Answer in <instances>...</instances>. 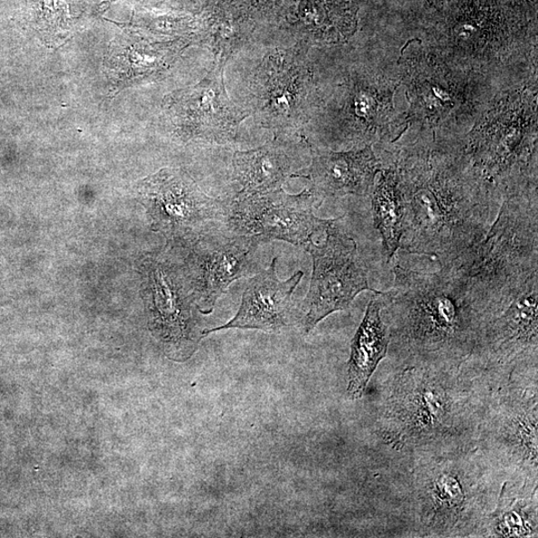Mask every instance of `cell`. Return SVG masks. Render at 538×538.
Listing matches in <instances>:
<instances>
[{
	"label": "cell",
	"instance_id": "obj_1",
	"mask_svg": "<svg viewBox=\"0 0 538 538\" xmlns=\"http://www.w3.org/2000/svg\"><path fill=\"white\" fill-rule=\"evenodd\" d=\"M393 165L403 201V251L445 267L486 237L502 197L474 166L465 144L421 140L402 149Z\"/></svg>",
	"mask_w": 538,
	"mask_h": 538
},
{
	"label": "cell",
	"instance_id": "obj_2",
	"mask_svg": "<svg viewBox=\"0 0 538 538\" xmlns=\"http://www.w3.org/2000/svg\"><path fill=\"white\" fill-rule=\"evenodd\" d=\"M440 271L480 325L501 314L538 276L537 185L505 194L486 237Z\"/></svg>",
	"mask_w": 538,
	"mask_h": 538
},
{
	"label": "cell",
	"instance_id": "obj_3",
	"mask_svg": "<svg viewBox=\"0 0 538 538\" xmlns=\"http://www.w3.org/2000/svg\"><path fill=\"white\" fill-rule=\"evenodd\" d=\"M393 274V287L382 293L391 339L425 362H457L474 350L482 325L443 273L396 265Z\"/></svg>",
	"mask_w": 538,
	"mask_h": 538
},
{
	"label": "cell",
	"instance_id": "obj_4",
	"mask_svg": "<svg viewBox=\"0 0 538 538\" xmlns=\"http://www.w3.org/2000/svg\"><path fill=\"white\" fill-rule=\"evenodd\" d=\"M429 50L459 70L536 57V30L516 0H457L431 30Z\"/></svg>",
	"mask_w": 538,
	"mask_h": 538
},
{
	"label": "cell",
	"instance_id": "obj_5",
	"mask_svg": "<svg viewBox=\"0 0 538 538\" xmlns=\"http://www.w3.org/2000/svg\"><path fill=\"white\" fill-rule=\"evenodd\" d=\"M464 144L474 166L501 197L537 182L536 88L499 96Z\"/></svg>",
	"mask_w": 538,
	"mask_h": 538
},
{
	"label": "cell",
	"instance_id": "obj_6",
	"mask_svg": "<svg viewBox=\"0 0 538 538\" xmlns=\"http://www.w3.org/2000/svg\"><path fill=\"white\" fill-rule=\"evenodd\" d=\"M399 66L410 105L408 124H419L431 138H443L444 131L478 112V74L455 69L418 41L404 48Z\"/></svg>",
	"mask_w": 538,
	"mask_h": 538
},
{
	"label": "cell",
	"instance_id": "obj_7",
	"mask_svg": "<svg viewBox=\"0 0 538 538\" xmlns=\"http://www.w3.org/2000/svg\"><path fill=\"white\" fill-rule=\"evenodd\" d=\"M343 217L330 220L320 244L311 242L304 249L312 257V275L303 301L302 328L311 333L317 325L335 312L344 311L363 292L381 293L368 282L357 242L339 225Z\"/></svg>",
	"mask_w": 538,
	"mask_h": 538
},
{
	"label": "cell",
	"instance_id": "obj_8",
	"mask_svg": "<svg viewBox=\"0 0 538 538\" xmlns=\"http://www.w3.org/2000/svg\"><path fill=\"white\" fill-rule=\"evenodd\" d=\"M139 196L152 227L171 239L193 243L214 223L227 222V205L204 193L186 172L164 169L141 182Z\"/></svg>",
	"mask_w": 538,
	"mask_h": 538
},
{
	"label": "cell",
	"instance_id": "obj_9",
	"mask_svg": "<svg viewBox=\"0 0 538 538\" xmlns=\"http://www.w3.org/2000/svg\"><path fill=\"white\" fill-rule=\"evenodd\" d=\"M319 199L312 190L291 195L283 189L236 198L227 206V224L236 235L278 239L304 248L331 220L314 215Z\"/></svg>",
	"mask_w": 538,
	"mask_h": 538
},
{
	"label": "cell",
	"instance_id": "obj_10",
	"mask_svg": "<svg viewBox=\"0 0 538 538\" xmlns=\"http://www.w3.org/2000/svg\"><path fill=\"white\" fill-rule=\"evenodd\" d=\"M267 242L259 236H227L211 229L191 243L190 288L201 314L213 313L230 284L255 273V255Z\"/></svg>",
	"mask_w": 538,
	"mask_h": 538
},
{
	"label": "cell",
	"instance_id": "obj_11",
	"mask_svg": "<svg viewBox=\"0 0 538 538\" xmlns=\"http://www.w3.org/2000/svg\"><path fill=\"white\" fill-rule=\"evenodd\" d=\"M145 292L150 329L169 357L184 361L206 336L193 314V294L187 295L176 269L158 259L145 265Z\"/></svg>",
	"mask_w": 538,
	"mask_h": 538
},
{
	"label": "cell",
	"instance_id": "obj_12",
	"mask_svg": "<svg viewBox=\"0 0 538 538\" xmlns=\"http://www.w3.org/2000/svg\"><path fill=\"white\" fill-rule=\"evenodd\" d=\"M400 80L369 73L354 79L345 90L341 115L343 139L354 147L394 143L409 128L407 115L395 107Z\"/></svg>",
	"mask_w": 538,
	"mask_h": 538
},
{
	"label": "cell",
	"instance_id": "obj_13",
	"mask_svg": "<svg viewBox=\"0 0 538 538\" xmlns=\"http://www.w3.org/2000/svg\"><path fill=\"white\" fill-rule=\"evenodd\" d=\"M177 118L190 138L210 144L234 139L248 113L229 99L224 82L223 66L211 70L195 88L181 96L176 104Z\"/></svg>",
	"mask_w": 538,
	"mask_h": 538
},
{
	"label": "cell",
	"instance_id": "obj_14",
	"mask_svg": "<svg viewBox=\"0 0 538 538\" xmlns=\"http://www.w3.org/2000/svg\"><path fill=\"white\" fill-rule=\"evenodd\" d=\"M277 261L278 257H274L265 271L247 282L234 319L218 328L204 330L205 336L227 329L280 333L291 326L295 311L292 295L304 274L300 271L287 281H281L276 274Z\"/></svg>",
	"mask_w": 538,
	"mask_h": 538
},
{
	"label": "cell",
	"instance_id": "obj_15",
	"mask_svg": "<svg viewBox=\"0 0 538 538\" xmlns=\"http://www.w3.org/2000/svg\"><path fill=\"white\" fill-rule=\"evenodd\" d=\"M537 328L538 276L501 314L484 324L474 350L492 359L511 360L524 355L536 357Z\"/></svg>",
	"mask_w": 538,
	"mask_h": 538
},
{
	"label": "cell",
	"instance_id": "obj_16",
	"mask_svg": "<svg viewBox=\"0 0 538 538\" xmlns=\"http://www.w3.org/2000/svg\"><path fill=\"white\" fill-rule=\"evenodd\" d=\"M259 79L262 114L275 127L301 122L311 97L310 69L292 52L271 56L264 63Z\"/></svg>",
	"mask_w": 538,
	"mask_h": 538
},
{
	"label": "cell",
	"instance_id": "obj_17",
	"mask_svg": "<svg viewBox=\"0 0 538 538\" xmlns=\"http://www.w3.org/2000/svg\"><path fill=\"white\" fill-rule=\"evenodd\" d=\"M309 175L312 190L323 200L326 198L370 196L375 179L382 169L373 146L334 152L313 147Z\"/></svg>",
	"mask_w": 538,
	"mask_h": 538
},
{
	"label": "cell",
	"instance_id": "obj_18",
	"mask_svg": "<svg viewBox=\"0 0 538 538\" xmlns=\"http://www.w3.org/2000/svg\"><path fill=\"white\" fill-rule=\"evenodd\" d=\"M382 293L371 297L351 342L348 387L351 400L363 397L373 374L387 357L391 336L389 326L382 319Z\"/></svg>",
	"mask_w": 538,
	"mask_h": 538
},
{
	"label": "cell",
	"instance_id": "obj_19",
	"mask_svg": "<svg viewBox=\"0 0 538 538\" xmlns=\"http://www.w3.org/2000/svg\"><path fill=\"white\" fill-rule=\"evenodd\" d=\"M234 177L240 190L237 198L267 193L282 189L293 174V162L277 141L249 151L236 152Z\"/></svg>",
	"mask_w": 538,
	"mask_h": 538
},
{
	"label": "cell",
	"instance_id": "obj_20",
	"mask_svg": "<svg viewBox=\"0 0 538 538\" xmlns=\"http://www.w3.org/2000/svg\"><path fill=\"white\" fill-rule=\"evenodd\" d=\"M372 193V215L375 228L382 238L384 253L390 263L400 248L403 234V201L396 168H382Z\"/></svg>",
	"mask_w": 538,
	"mask_h": 538
},
{
	"label": "cell",
	"instance_id": "obj_21",
	"mask_svg": "<svg viewBox=\"0 0 538 538\" xmlns=\"http://www.w3.org/2000/svg\"><path fill=\"white\" fill-rule=\"evenodd\" d=\"M408 409L403 410L404 419L417 431H431L446 419L448 401L446 393L430 383L422 384L413 394Z\"/></svg>",
	"mask_w": 538,
	"mask_h": 538
},
{
	"label": "cell",
	"instance_id": "obj_22",
	"mask_svg": "<svg viewBox=\"0 0 538 538\" xmlns=\"http://www.w3.org/2000/svg\"><path fill=\"white\" fill-rule=\"evenodd\" d=\"M431 509L435 518L453 520L464 511L468 492L463 479L454 470H440L428 487Z\"/></svg>",
	"mask_w": 538,
	"mask_h": 538
},
{
	"label": "cell",
	"instance_id": "obj_23",
	"mask_svg": "<svg viewBox=\"0 0 538 538\" xmlns=\"http://www.w3.org/2000/svg\"><path fill=\"white\" fill-rule=\"evenodd\" d=\"M495 517V530L499 536L524 537L533 533L524 507L518 503L502 506Z\"/></svg>",
	"mask_w": 538,
	"mask_h": 538
},
{
	"label": "cell",
	"instance_id": "obj_24",
	"mask_svg": "<svg viewBox=\"0 0 538 538\" xmlns=\"http://www.w3.org/2000/svg\"><path fill=\"white\" fill-rule=\"evenodd\" d=\"M431 4L444 5L445 3L450 2V0H430Z\"/></svg>",
	"mask_w": 538,
	"mask_h": 538
}]
</instances>
